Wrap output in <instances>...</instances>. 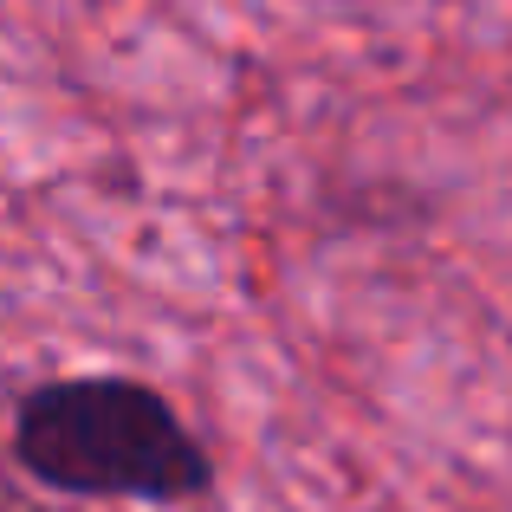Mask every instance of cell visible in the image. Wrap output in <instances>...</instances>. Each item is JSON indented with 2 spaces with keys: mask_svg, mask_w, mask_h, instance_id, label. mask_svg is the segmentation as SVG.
Here are the masks:
<instances>
[{
  "mask_svg": "<svg viewBox=\"0 0 512 512\" xmlns=\"http://www.w3.org/2000/svg\"><path fill=\"white\" fill-rule=\"evenodd\" d=\"M13 454L33 480L91 500H188L208 487V454L175 402L124 376L33 389L13 415Z\"/></svg>",
  "mask_w": 512,
  "mask_h": 512,
  "instance_id": "obj_1",
  "label": "cell"
}]
</instances>
